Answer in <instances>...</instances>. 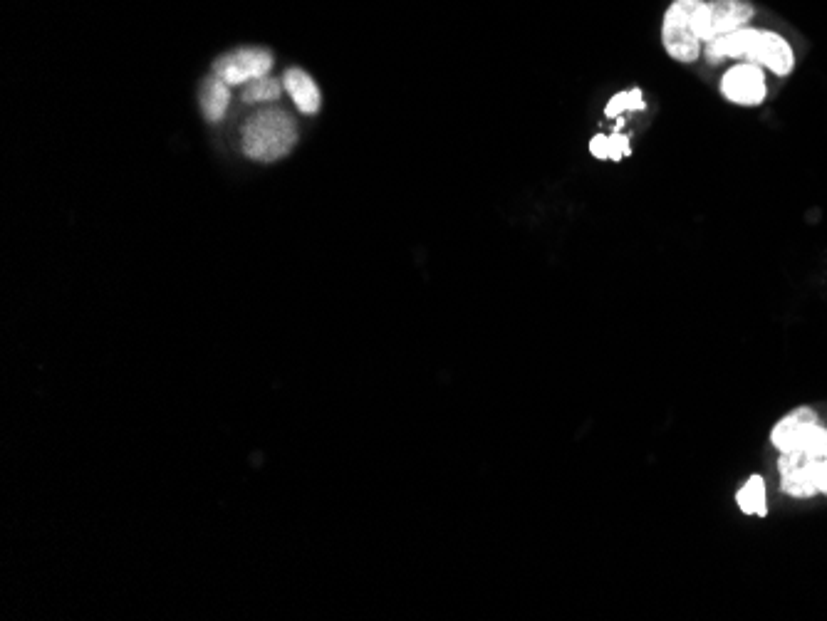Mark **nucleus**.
<instances>
[{
	"mask_svg": "<svg viewBox=\"0 0 827 621\" xmlns=\"http://www.w3.org/2000/svg\"><path fill=\"white\" fill-rule=\"evenodd\" d=\"M706 57L709 62L719 65L724 60H741L751 65L771 70L773 75L785 77L795 67V52L790 48L783 35L771 33V30H753L741 28L736 33H728L724 38H716L706 43Z\"/></svg>",
	"mask_w": 827,
	"mask_h": 621,
	"instance_id": "f257e3e1",
	"label": "nucleus"
},
{
	"mask_svg": "<svg viewBox=\"0 0 827 621\" xmlns=\"http://www.w3.org/2000/svg\"><path fill=\"white\" fill-rule=\"evenodd\" d=\"M295 142H298V129H295L293 119L280 109H265L248 119V124L243 127V151L263 164L288 156Z\"/></svg>",
	"mask_w": 827,
	"mask_h": 621,
	"instance_id": "f03ea898",
	"label": "nucleus"
},
{
	"mask_svg": "<svg viewBox=\"0 0 827 621\" xmlns=\"http://www.w3.org/2000/svg\"><path fill=\"white\" fill-rule=\"evenodd\" d=\"M771 443L778 453H827V429L810 406H798L773 426Z\"/></svg>",
	"mask_w": 827,
	"mask_h": 621,
	"instance_id": "7ed1b4c3",
	"label": "nucleus"
},
{
	"mask_svg": "<svg viewBox=\"0 0 827 621\" xmlns=\"http://www.w3.org/2000/svg\"><path fill=\"white\" fill-rule=\"evenodd\" d=\"M756 10L746 0H714L704 3L694 10V33L701 43H711L716 38H724L728 33L748 28Z\"/></svg>",
	"mask_w": 827,
	"mask_h": 621,
	"instance_id": "20e7f679",
	"label": "nucleus"
},
{
	"mask_svg": "<svg viewBox=\"0 0 827 621\" xmlns=\"http://www.w3.org/2000/svg\"><path fill=\"white\" fill-rule=\"evenodd\" d=\"M701 0H674L669 10L664 13L662 23V43L664 50L674 57L676 62H694L701 52V40L694 33V10L699 8Z\"/></svg>",
	"mask_w": 827,
	"mask_h": 621,
	"instance_id": "39448f33",
	"label": "nucleus"
},
{
	"mask_svg": "<svg viewBox=\"0 0 827 621\" xmlns=\"http://www.w3.org/2000/svg\"><path fill=\"white\" fill-rule=\"evenodd\" d=\"M273 67V55L263 48H241L213 62V75L226 85H248L258 77L268 75Z\"/></svg>",
	"mask_w": 827,
	"mask_h": 621,
	"instance_id": "423d86ee",
	"label": "nucleus"
},
{
	"mask_svg": "<svg viewBox=\"0 0 827 621\" xmlns=\"http://www.w3.org/2000/svg\"><path fill=\"white\" fill-rule=\"evenodd\" d=\"M721 92L728 102L738 104V107H758L768 95L763 67L751 65V62L733 65L721 80Z\"/></svg>",
	"mask_w": 827,
	"mask_h": 621,
	"instance_id": "0eeeda50",
	"label": "nucleus"
},
{
	"mask_svg": "<svg viewBox=\"0 0 827 621\" xmlns=\"http://www.w3.org/2000/svg\"><path fill=\"white\" fill-rule=\"evenodd\" d=\"M283 85L285 90H288V95L293 97V102L298 104L300 112L315 114L317 109H320V90H317V85L312 82L308 72L298 70V67H290L283 77Z\"/></svg>",
	"mask_w": 827,
	"mask_h": 621,
	"instance_id": "6e6552de",
	"label": "nucleus"
},
{
	"mask_svg": "<svg viewBox=\"0 0 827 621\" xmlns=\"http://www.w3.org/2000/svg\"><path fill=\"white\" fill-rule=\"evenodd\" d=\"M736 505L743 515L766 518L768 515V493L763 476H751L736 493Z\"/></svg>",
	"mask_w": 827,
	"mask_h": 621,
	"instance_id": "1a4fd4ad",
	"label": "nucleus"
},
{
	"mask_svg": "<svg viewBox=\"0 0 827 621\" xmlns=\"http://www.w3.org/2000/svg\"><path fill=\"white\" fill-rule=\"evenodd\" d=\"M228 87L231 85L218 80L216 75H213L211 80H206L204 87H201V109H204V117L211 124L221 122L223 114H226L228 102H231V92H228Z\"/></svg>",
	"mask_w": 827,
	"mask_h": 621,
	"instance_id": "9d476101",
	"label": "nucleus"
},
{
	"mask_svg": "<svg viewBox=\"0 0 827 621\" xmlns=\"http://www.w3.org/2000/svg\"><path fill=\"white\" fill-rule=\"evenodd\" d=\"M644 109H647V102H644L642 90H627L607 102L605 114L610 119H620L624 112H644Z\"/></svg>",
	"mask_w": 827,
	"mask_h": 621,
	"instance_id": "9b49d317",
	"label": "nucleus"
},
{
	"mask_svg": "<svg viewBox=\"0 0 827 621\" xmlns=\"http://www.w3.org/2000/svg\"><path fill=\"white\" fill-rule=\"evenodd\" d=\"M283 92V82L270 80V77H258V80L248 82L246 90H243V102H275Z\"/></svg>",
	"mask_w": 827,
	"mask_h": 621,
	"instance_id": "f8f14e48",
	"label": "nucleus"
},
{
	"mask_svg": "<svg viewBox=\"0 0 827 621\" xmlns=\"http://www.w3.org/2000/svg\"><path fill=\"white\" fill-rule=\"evenodd\" d=\"M632 154V144L624 134H612L610 137V161H622L624 156Z\"/></svg>",
	"mask_w": 827,
	"mask_h": 621,
	"instance_id": "ddd939ff",
	"label": "nucleus"
},
{
	"mask_svg": "<svg viewBox=\"0 0 827 621\" xmlns=\"http://www.w3.org/2000/svg\"><path fill=\"white\" fill-rule=\"evenodd\" d=\"M590 154L600 161H610V137L597 134V137L590 142Z\"/></svg>",
	"mask_w": 827,
	"mask_h": 621,
	"instance_id": "4468645a",
	"label": "nucleus"
},
{
	"mask_svg": "<svg viewBox=\"0 0 827 621\" xmlns=\"http://www.w3.org/2000/svg\"><path fill=\"white\" fill-rule=\"evenodd\" d=\"M818 495H827V453L818 461Z\"/></svg>",
	"mask_w": 827,
	"mask_h": 621,
	"instance_id": "2eb2a0df",
	"label": "nucleus"
}]
</instances>
